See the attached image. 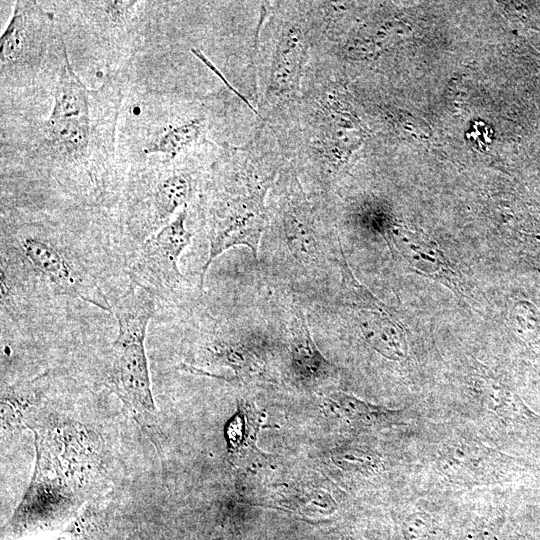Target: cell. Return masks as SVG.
<instances>
[{
    "label": "cell",
    "instance_id": "cell-10",
    "mask_svg": "<svg viewBox=\"0 0 540 540\" xmlns=\"http://www.w3.org/2000/svg\"><path fill=\"white\" fill-rule=\"evenodd\" d=\"M357 321L366 342L382 356L400 361L407 356V342L391 310L357 309Z\"/></svg>",
    "mask_w": 540,
    "mask_h": 540
},
{
    "label": "cell",
    "instance_id": "cell-4",
    "mask_svg": "<svg viewBox=\"0 0 540 540\" xmlns=\"http://www.w3.org/2000/svg\"><path fill=\"white\" fill-rule=\"evenodd\" d=\"M61 39L55 33L53 12L35 1H17L0 37L2 85L32 81Z\"/></svg>",
    "mask_w": 540,
    "mask_h": 540
},
{
    "label": "cell",
    "instance_id": "cell-11",
    "mask_svg": "<svg viewBox=\"0 0 540 540\" xmlns=\"http://www.w3.org/2000/svg\"><path fill=\"white\" fill-rule=\"evenodd\" d=\"M205 127L204 116L174 121L155 132L144 143L142 152L146 155L164 156L166 162L172 161L203 137Z\"/></svg>",
    "mask_w": 540,
    "mask_h": 540
},
{
    "label": "cell",
    "instance_id": "cell-16",
    "mask_svg": "<svg viewBox=\"0 0 540 540\" xmlns=\"http://www.w3.org/2000/svg\"><path fill=\"white\" fill-rule=\"evenodd\" d=\"M339 263L342 276L341 295L348 306L355 309H388L383 302L355 278L343 255L342 249Z\"/></svg>",
    "mask_w": 540,
    "mask_h": 540
},
{
    "label": "cell",
    "instance_id": "cell-1",
    "mask_svg": "<svg viewBox=\"0 0 540 540\" xmlns=\"http://www.w3.org/2000/svg\"><path fill=\"white\" fill-rule=\"evenodd\" d=\"M119 105L116 83L86 88L66 56L58 70L52 110L36 127L35 153L58 168L105 164L114 155Z\"/></svg>",
    "mask_w": 540,
    "mask_h": 540
},
{
    "label": "cell",
    "instance_id": "cell-9",
    "mask_svg": "<svg viewBox=\"0 0 540 540\" xmlns=\"http://www.w3.org/2000/svg\"><path fill=\"white\" fill-rule=\"evenodd\" d=\"M192 192L193 180L188 172L173 170L156 177L141 200L144 235L150 237L167 224L177 210L187 206Z\"/></svg>",
    "mask_w": 540,
    "mask_h": 540
},
{
    "label": "cell",
    "instance_id": "cell-13",
    "mask_svg": "<svg viewBox=\"0 0 540 540\" xmlns=\"http://www.w3.org/2000/svg\"><path fill=\"white\" fill-rule=\"evenodd\" d=\"M282 226L292 254L304 263L314 261L318 242L310 210L301 199L288 202L282 213Z\"/></svg>",
    "mask_w": 540,
    "mask_h": 540
},
{
    "label": "cell",
    "instance_id": "cell-8",
    "mask_svg": "<svg viewBox=\"0 0 540 540\" xmlns=\"http://www.w3.org/2000/svg\"><path fill=\"white\" fill-rule=\"evenodd\" d=\"M314 111L312 149L323 167L339 169L350 151L347 132L352 118L336 91L323 92Z\"/></svg>",
    "mask_w": 540,
    "mask_h": 540
},
{
    "label": "cell",
    "instance_id": "cell-19",
    "mask_svg": "<svg viewBox=\"0 0 540 540\" xmlns=\"http://www.w3.org/2000/svg\"><path fill=\"white\" fill-rule=\"evenodd\" d=\"M431 519L424 513L410 515L403 524L406 540H428L431 531Z\"/></svg>",
    "mask_w": 540,
    "mask_h": 540
},
{
    "label": "cell",
    "instance_id": "cell-3",
    "mask_svg": "<svg viewBox=\"0 0 540 540\" xmlns=\"http://www.w3.org/2000/svg\"><path fill=\"white\" fill-rule=\"evenodd\" d=\"M273 177L260 176L255 168L245 184L235 191L219 193L212 203L208 221L209 254L202 267L201 288L209 266L225 251L245 246L258 258L267 219L264 201Z\"/></svg>",
    "mask_w": 540,
    "mask_h": 540
},
{
    "label": "cell",
    "instance_id": "cell-17",
    "mask_svg": "<svg viewBox=\"0 0 540 540\" xmlns=\"http://www.w3.org/2000/svg\"><path fill=\"white\" fill-rule=\"evenodd\" d=\"M213 353L220 363L230 366L236 372H252L256 367L254 355L239 343L217 342L213 345Z\"/></svg>",
    "mask_w": 540,
    "mask_h": 540
},
{
    "label": "cell",
    "instance_id": "cell-18",
    "mask_svg": "<svg viewBox=\"0 0 540 540\" xmlns=\"http://www.w3.org/2000/svg\"><path fill=\"white\" fill-rule=\"evenodd\" d=\"M330 403L349 418H361L380 413V409L352 395L342 392L333 393L328 397Z\"/></svg>",
    "mask_w": 540,
    "mask_h": 540
},
{
    "label": "cell",
    "instance_id": "cell-20",
    "mask_svg": "<svg viewBox=\"0 0 540 540\" xmlns=\"http://www.w3.org/2000/svg\"><path fill=\"white\" fill-rule=\"evenodd\" d=\"M333 459L336 464L346 469L367 470L374 464V459L370 455L355 449L340 451Z\"/></svg>",
    "mask_w": 540,
    "mask_h": 540
},
{
    "label": "cell",
    "instance_id": "cell-14",
    "mask_svg": "<svg viewBox=\"0 0 540 540\" xmlns=\"http://www.w3.org/2000/svg\"><path fill=\"white\" fill-rule=\"evenodd\" d=\"M261 423L262 414L252 402H239L238 412L225 429L229 449L239 455L254 452Z\"/></svg>",
    "mask_w": 540,
    "mask_h": 540
},
{
    "label": "cell",
    "instance_id": "cell-7",
    "mask_svg": "<svg viewBox=\"0 0 540 540\" xmlns=\"http://www.w3.org/2000/svg\"><path fill=\"white\" fill-rule=\"evenodd\" d=\"M308 41L300 22L284 23L277 36L266 84L268 102L288 100L300 89Z\"/></svg>",
    "mask_w": 540,
    "mask_h": 540
},
{
    "label": "cell",
    "instance_id": "cell-15",
    "mask_svg": "<svg viewBox=\"0 0 540 540\" xmlns=\"http://www.w3.org/2000/svg\"><path fill=\"white\" fill-rule=\"evenodd\" d=\"M291 354L296 370L304 377L317 378L327 372V360L316 347L305 317L299 314Z\"/></svg>",
    "mask_w": 540,
    "mask_h": 540
},
{
    "label": "cell",
    "instance_id": "cell-2",
    "mask_svg": "<svg viewBox=\"0 0 540 540\" xmlns=\"http://www.w3.org/2000/svg\"><path fill=\"white\" fill-rule=\"evenodd\" d=\"M107 310L118 325L110 352L108 383L133 419L149 435H157L154 403L145 339L155 313V294L134 282Z\"/></svg>",
    "mask_w": 540,
    "mask_h": 540
},
{
    "label": "cell",
    "instance_id": "cell-5",
    "mask_svg": "<svg viewBox=\"0 0 540 540\" xmlns=\"http://www.w3.org/2000/svg\"><path fill=\"white\" fill-rule=\"evenodd\" d=\"M186 218L187 206H184L173 219L143 241L129 269L132 282L154 294L157 290H171L181 282L183 275L178 262L192 239Z\"/></svg>",
    "mask_w": 540,
    "mask_h": 540
},
{
    "label": "cell",
    "instance_id": "cell-6",
    "mask_svg": "<svg viewBox=\"0 0 540 540\" xmlns=\"http://www.w3.org/2000/svg\"><path fill=\"white\" fill-rule=\"evenodd\" d=\"M12 249L22 266L38 281L59 294L88 302L82 272L60 242L41 232L23 231L15 239Z\"/></svg>",
    "mask_w": 540,
    "mask_h": 540
},
{
    "label": "cell",
    "instance_id": "cell-12",
    "mask_svg": "<svg viewBox=\"0 0 540 540\" xmlns=\"http://www.w3.org/2000/svg\"><path fill=\"white\" fill-rule=\"evenodd\" d=\"M387 236L396 251L413 267L431 276H441L452 283V279L449 277L451 271L444 256L435 245L397 226L389 228Z\"/></svg>",
    "mask_w": 540,
    "mask_h": 540
}]
</instances>
